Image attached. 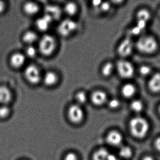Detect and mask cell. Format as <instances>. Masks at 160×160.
<instances>
[{"label": "cell", "mask_w": 160, "mask_h": 160, "mask_svg": "<svg viewBox=\"0 0 160 160\" xmlns=\"http://www.w3.org/2000/svg\"><path fill=\"white\" fill-rule=\"evenodd\" d=\"M131 133L137 138L145 137L149 130V124L148 121L140 117H136L131 119L130 122Z\"/></svg>", "instance_id": "obj_1"}, {"label": "cell", "mask_w": 160, "mask_h": 160, "mask_svg": "<svg viewBox=\"0 0 160 160\" xmlns=\"http://www.w3.org/2000/svg\"><path fill=\"white\" fill-rule=\"evenodd\" d=\"M137 49L141 53L151 54L157 49V41L151 36H143L138 40L136 43Z\"/></svg>", "instance_id": "obj_2"}, {"label": "cell", "mask_w": 160, "mask_h": 160, "mask_svg": "<svg viewBox=\"0 0 160 160\" xmlns=\"http://www.w3.org/2000/svg\"><path fill=\"white\" fill-rule=\"evenodd\" d=\"M56 46V41L54 37L49 34H46L40 39L39 50L42 55L48 56L53 53Z\"/></svg>", "instance_id": "obj_3"}, {"label": "cell", "mask_w": 160, "mask_h": 160, "mask_svg": "<svg viewBox=\"0 0 160 160\" xmlns=\"http://www.w3.org/2000/svg\"><path fill=\"white\" fill-rule=\"evenodd\" d=\"M77 27V23L74 20L65 19L62 20L58 26V32L61 36L66 37L75 31Z\"/></svg>", "instance_id": "obj_4"}, {"label": "cell", "mask_w": 160, "mask_h": 160, "mask_svg": "<svg viewBox=\"0 0 160 160\" xmlns=\"http://www.w3.org/2000/svg\"><path fill=\"white\" fill-rule=\"evenodd\" d=\"M68 116L69 119L73 123H78L84 119L85 114L81 106L75 104L69 107Z\"/></svg>", "instance_id": "obj_5"}, {"label": "cell", "mask_w": 160, "mask_h": 160, "mask_svg": "<svg viewBox=\"0 0 160 160\" xmlns=\"http://www.w3.org/2000/svg\"><path fill=\"white\" fill-rule=\"evenodd\" d=\"M117 70L122 78H130L133 76L134 68L132 64L127 61H120L117 64Z\"/></svg>", "instance_id": "obj_6"}, {"label": "cell", "mask_w": 160, "mask_h": 160, "mask_svg": "<svg viewBox=\"0 0 160 160\" xmlns=\"http://www.w3.org/2000/svg\"><path fill=\"white\" fill-rule=\"evenodd\" d=\"M25 76L30 83L36 84L41 79V75L39 68L34 64H31L25 69Z\"/></svg>", "instance_id": "obj_7"}, {"label": "cell", "mask_w": 160, "mask_h": 160, "mask_svg": "<svg viewBox=\"0 0 160 160\" xmlns=\"http://www.w3.org/2000/svg\"><path fill=\"white\" fill-rule=\"evenodd\" d=\"M133 48L134 44L132 41L129 38H125L118 46V53L122 57H128L132 54Z\"/></svg>", "instance_id": "obj_8"}, {"label": "cell", "mask_w": 160, "mask_h": 160, "mask_svg": "<svg viewBox=\"0 0 160 160\" xmlns=\"http://www.w3.org/2000/svg\"><path fill=\"white\" fill-rule=\"evenodd\" d=\"M106 140L107 143L111 146L118 147L121 145L123 138L119 132L112 131L108 133L107 136Z\"/></svg>", "instance_id": "obj_9"}, {"label": "cell", "mask_w": 160, "mask_h": 160, "mask_svg": "<svg viewBox=\"0 0 160 160\" xmlns=\"http://www.w3.org/2000/svg\"><path fill=\"white\" fill-rule=\"evenodd\" d=\"M107 100V96L106 93L102 91H96L92 94V102L95 105H102L106 102Z\"/></svg>", "instance_id": "obj_10"}, {"label": "cell", "mask_w": 160, "mask_h": 160, "mask_svg": "<svg viewBox=\"0 0 160 160\" xmlns=\"http://www.w3.org/2000/svg\"><path fill=\"white\" fill-rule=\"evenodd\" d=\"M53 21L51 18L45 14L42 17L37 19L36 25L38 29L41 31H45L49 28L51 22Z\"/></svg>", "instance_id": "obj_11"}, {"label": "cell", "mask_w": 160, "mask_h": 160, "mask_svg": "<svg viewBox=\"0 0 160 160\" xmlns=\"http://www.w3.org/2000/svg\"><path fill=\"white\" fill-rule=\"evenodd\" d=\"M148 86L152 92H160V73H157L153 74L150 78Z\"/></svg>", "instance_id": "obj_12"}, {"label": "cell", "mask_w": 160, "mask_h": 160, "mask_svg": "<svg viewBox=\"0 0 160 160\" xmlns=\"http://www.w3.org/2000/svg\"><path fill=\"white\" fill-rule=\"evenodd\" d=\"M26 62V57L23 54L16 53L13 54L10 58L11 65L16 68L22 67Z\"/></svg>", "instance_id": "obj_13"}, {"label": "cell", "mask_w": 160, "mask_h": 160, "mask_svg": "<svg viewBox=\"0 0 160 160\" xmlns=\"http://www.w3.org/2000/svg\"><path fill=\"white\" fill-rule=\"evenodd\" d=\"M12 99V93L10 90L4 86H0V104L7 105Z\"/></svg>", "instance_id": "obj_14"}, {"label": "cell", "mask_w": 160, "mask_h": 160, "mask_svg": "<svg viewBox=\"0 0 160 160\" xmlns=\"http://www.w3.org/2000/svg\"><path fill=\"white\" fill-rule=\"evenodd\" d=\"M45 14L51 18L52 20L59 18L61 15V11L58 6L55 5H48L45 8Z\"/></svg>", "instance_id": "obj_15"}, {"label": "cell", "mask_w": 160, "mask_h": 160, "mask_svg": "<svg viewBox=\"0 0 160 160\" xmlns=\"http://www.w3.org/2000/svg\"><path fill=\"white\" fill-rule=\"evenodd\" d=\"M24 12L29 15H33L38 12L39 10L38 5L32 2H28L24 5Z\"/></svg>", "instance_id": "obj_16"}, {"label": "cell", "mask_w": 160, "mask_h": 160, "mask_svg": "<svg viewBox=\"0 0 160 160\" xmlns=\"http://www.w3.org/2000/svg\"><path fill=\"white\" fill-rule=\"evenodd\" d=\"M121 92L122 95L125 98H131L135 93V87L132 84L128 83L123 85Z\"/></svg>", "instance_id": "obj_17"}, {"label": "cell", "mask_w": 160, "mask_h": 160, "mask_svg": "<svg viewBox=\"0 0 160 160\" xmlns=\"http://www.w3.org/2000/svg\"><path fill=\"white\" fill-rule=\"evenodd\" d=\"M58 79L57 75L53 72H47L44 76V83L48 86H52L55 85L57 83Z\"/></svg>", "instance_id": "obj_18"}, {"label": "cell", "mask_w": 160, "mask_h": 160, "mask_svg": "<svg viewBox=\"0 0 160 160\" xmlns=\"http://www.w3.org/2000/svg\"><path fill=\"white\" fill-rule=\"evenodd\" d=\"M109 154L106 149H99L93 153L92 160H108Z\"/></svg>", "instance_id": "obj_19"}, {"label": "cell", "mask_w": 160, "mask_h": 160, "mask_svg": "<svg viewBox=\"0 0 160 160\" xmlns=\"http://www.w3.org/2000/svg\"><path fill=\"white\" fill-rule=\"evenodd\" d=\"M37 39H38V36L37 34L32 31L27 32L23 36V41L26 43L30 45L35 42Z\"/></svg>", "instance_id": "obj_20"}, {"label": "cell", "mask_w": 160, "mask_h": 160, "mask_svg": "<svg viewBox=\"0 0 160 160\" xmlns=\"http://www.w3.org/2000/svg\"><path fill=\"white\" fill-rule=\"evenodd\" d=\"M151 15L149 12L146 9H141L138 12L137 18L138 20L148 22L150 18Z\"/></svg>", "instance_id": "obj_21"}, {"label": "cell", "mask_w": 160, "mask_h": 160, "mask_svg": "<svg viewBox=\"0 0 160 160\" xmlns=\"http://www.w3.org/2000/svg\"><path fill=\"white\" fill-rule=\"evenodd\" d=\"M119 154L121 157L124 159H129L132 156V152L130 147L128 146H122L119 150Z\"/></svg>", "instance_id": "obj_22"}, {"label": "cell", "mask_w": 160, "mask_h": 160, "mask_svg": "<svg viewBox=\"0 0 160 160\" xmlns=\"http://www.w3.org/2000/svg\"><path fill=\"white\" fill-rule=\"evenodd\" d=\"M114 66L111 62H107L102 67L101 72L104 77H108L111 75L113 72Z\"/></svg>", "instance_id": "obj_23"}, {"label": "cell", "mask_w": 160, "mask_h": 160, "mask_svg": "<svg viewBox=\"0 0 160 160\" xmlns=\"http://www.w3.org/2000/svg\"><path fill=\"white\" fill-rule=\"evenodd\" d=\"M77 6L73 2H68L64 6V12L68 15L73 16L75 14L77 11Z\"/></svg>", "instance_id": "obj_24"}, {"label": "cell", "mask_w": 160, "mask_h": 160, "mask_svg": "<svg viewBox=\"0 0 160 160\" xmlns=\"http://www.w3.org/2000/svg\"><path fill=\"white\" fill-rule=\"evenodd\" d=\"M130 107L134 112L136 113H139L143 110V103L139 100H134L131 102Z\"/></svg>", "instance_id": "obj_25"}, {"label": "cell", "mask_w": 160, "mask_h": 160, "mask_svg": "<svg viewBox=\"0 0 160 160\" xmlns=\"http://www.w3.org/2000/svg\"><path fill=\"white\" fill-rule=\"evenodd\" d=\"M87 94L83 91H80L78 92L75 95V100L77 103L79 105L81 106L86 103L87 102Z\"/></svg>", "instance_id": "obj_26"}, {"label": "cell", "mask_w": 160, "mask_h": 160, "mask_svg": "<svg viewBox=\"0 0 160 160\" xmlns=\"http://www.w3.org/2000/svg\"><path fill=\"white\" fill-rule=\"evenodd\" d=\"M11 109L7 105H2L0 106V118L5 119L10 115Z\"/></svg>", "instance_id": "obj_27"}, {"label": "cell", "mask_w": 160, "mask_h": 160, "mask_svg": "<svg viewBox=\"0 0 160 160\" xmlns=\"http://www.w3.org/2000/svg\"><path fill=\"white\" fill-rule=\"evenodd\" d=\"M26 54L29 58H34L37 55V49L32 45H29L26 49Z\"/></svg>", "instance_id": "obj_28"}, {"label": "cell", "mask_w": 160, "mask_h": 160, "mask_svg": "<svg viewBox=\"0 0 160 160\" xmlns=\"http://www.w3.org/2000/svg\"><path fill=\"white\" fill-rule=\"evenodd\" d=\"M139 73L142 76H147L149 75L151 72V68L148 65H143L139 68Z\"/></svg>", "instance_id": "obj_29"}, {"label": "cell", "mask_w": 160, "mask_h": 160, "mask_svg": "<svg viewBox=\"0 0 160 160\" xmlns=\"http://www.w3.org/2000/svg\"><path fill=\"white\" fill-rule=\"evenodd\" d=\"M120 105L119 100L117 98H113L108 102V106L112 109H115L119 107Z\"/></svg>", "instance_id": "obj_30"}, {"label": "cell", "mask_w": 160, "mask_h": 160, "mask_svg": "<svg viewBox=\"0 0 160 160\" xmlns=\"http://www.w3.org/2000/svg\"><path fill=\"white\" fill-rule=\"evenodd\" d=\"M64 160H78V156L75 152H69L64 156Z\"/></svg>", "instance_id": "obj_31"}, {"label": "cell", "mask_w": 160, "mask_h": 160, "mask_svg": "<svg viewBox=\"0 0 160 160\" xmlns=\"http://www.w3.org/2000/svg\"><path fill=\"white\" fill-rule=\"evenodd\" d=\"M110 4L107 2H102L101 6L100 7V10L104 12H108L110 9Z\"/></svg>", "instance_id": "obj_32"}, {"label": "cell", "mask_w": 160, "mask_h": 160, "mask_svg": "<svg viewBox=\"0 0 160 160\" xmlns=\"http://www.w3.org/2000/svg\"><path fill=\"white\" fill-rule=\"evenodd\" d=\"M132 34L134 35H139L140 33H142V32L143 31L140 29L139 28H138L137 26H135L131 30Z\"/></svg>", "instance_id": "obj_33"}, {"label": "cell", "mask_w": 160, "mask_h": 160, "mask_svg": "<svg viewBox=\"0 0 160 160\" xmlns=\"http://www.w3.org/2000/svg\"><path fill=\"white\" fill-rule=\"evenodd\" d=\"M147 24V22H145L143 21H140V20H138L136 26H137L140 29L143 31L146 28Z\"/></svg>", "instance_id": "obj_34"}, {"label": "cell", "mask_w": 160, "mask_h": 160, "mask_svg": "<svg viewBox=\"0 0 160 160\" xmlns=\"http://www.w3.org/2000/svg\"><path fill=\"white\" fill-rule=\"evenodd\" d=\"M102 3V2L101 1H93L92 2V5L95 8H100Z\"/></svg>", "instance_id": "obj_35"}, {"label": "cell", "mask_w": 160, "mask_h": 160, "mask_svg": "<svg viewBox=\"0 0 160 160\" xmlns=\"http://www.w3.org/2000/svg\"><path fill=\"white\" fill-rule=\"evenodd\" d=\"M155 148L159 151H160V137L158 138L155 140L154 143Z\"/></svg>", "instance_id": "obj_36"}, {"label": "cell", "mask_w": 160, "mask_h": 160, "mask_svg": "<svg viewBox=\"0 0 160 160\" xmlns=\"http://www.w3.org/2000/svg\"><path fill=\"white\" fill-rule=\"evenodd\" d=\"M5 5L4 2L0 1V13H1L5 9Z\"/></svg>", "instance_id": "obj_37"}, {"label": "cell", "mask_w": 160, "mask_h": 160, "mask_svg": "<svg viewBox=\"0 0 160 160\" xmlns=\"http://www.w3.org/2000/svg\"><path fill=\"white\" fill-rule=\"evenodd\" d=\"M108 160H119L115 155L113 154H110L108 155Z\"/></svg>", "instance_id": "obj_38"}, {"label": "cell", "mask_w": 160, "mask_h": 160, "mask_svg": "<svg viewBox=\"0 0 160 160\" xmlns=\"http://www.w3.org/2000/svg\"><path fill=\"white\" fill-rule=\"evenodd\" d=\"M142 160H154L153 158L150 156H146L144 157Z\"/></svg>", "instance_id": "obj_39"}, {"label": "cell", "mask_w": 160, "mask_h": 160, "mask_svg": "<svg viewBox=\"0 0 160 160\" xmlns=\"http://www.w3.org/2000/svg\"><path fill=\"white\" fill-rule=\"evenodd\" d=\"M159 112H160V106H159Z\"/></svg>", "instance_id": "obj_40"}, {"label": "cell", "mask_w": 160, "mask_h": 160, "mask_svg": "<svg viewBox=\"0 0 160 160\" xmlns=\"http://www.w3.org/2000/svg\"><path fill=\"white\" fill-rule=\"evenodd\" d=\"M159 15H160V11H159Z\"/></svg>", "instance_id": "obj_41"}]
</instances>
